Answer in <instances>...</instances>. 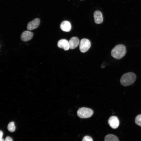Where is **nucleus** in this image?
<instances>
[{
  "label": "nucleus",
  "mask_w": 141,
  "mask_h": 141,
  "mask_svg": "<svg viewBox=\"0 0 141 141\" xmlns=\"http://www.w3.org/2000/svg\"><path fill=\"white\" fill-rule=\"evenodd\" d=\"M8 130L10 132H14L15 130V127L14 123L13 121L10 122L8 124L7 127Z\"/></svg>",
  "instance_id": "obj_13"
},
{
  "label": "nucleus",
  "mask_w": 141,
  "mask_h": 141,
  "mask_svg": "<svg viewBox=\"0 0 141 141\" xmlns=\"http://www.w3.org/2000/svg\"><path fill=\"white\" fill-rule=\"evenodd\" d=\"M82 141H93V140L91 137L86 136L83 138Z\"/></svg>",
  "instance_id": "obj_15"
},
{
  "label": "nucleus",
  "mask_w": 141,
  "mask_h": 141,
  "mask_svg": "<svg viewBox=\"0 0 141 141\" xmlns=\"http://www.w3.org/2000/svg\"><path fill=\"white\" fill-rule=\"evenodd\" d=\"M135 122L137 125L141 127V114L138 115L136 117Z\"/></svg>",
  "instance_id": "obj_14"
},
{
  "label": "nucleus",
  "mask_w": 141,
  "mask_h": 141,
  "mask_svg": "<svg viewBox=\"0 0 141 141\" xmlns=\"http://www.w3.org/2000/svg\"><path fill=\"white\" fill-rule=\"evenodd\" d=\"M33 36V34L32 32L29 31H25L22 33L21 38L24 41H27L30 40L32 38Z\"/></svg>",
  "instance_id": "obj_10"
},
{
  "label": "nucleus",
  "mask_w": 141,
  "mask_h": 141,
  "mask_svg": "<svg viewBox=\"0 0 141 141\" xmlns=\"http://www.w3.org/2000/svg\"><path fill=\"white\" fill-rule=\"evenodd\" d=\"M126 52V46L122 44L115 46L111 51V56L117 59H120L125 56Z\"/></svg>",
  "instance_id": "obj_1"
},
{
  "label": "nucleus",
  "mask_w": 141,
  "mask_h": 141,
  "mask_svg": "<svg viewBox=\"0 0 141 141\" xmlns=\"http://www.w3.org/2000/svg\"><path fill=\"white\" fill-rule=\"evenodd\" d=\"M95 22L97 24H101L103 21V18L101 12L99 11H95L93 14Z\"/></svg>",
  "instance_id": "obj_8"
},
{
  "label": "nucleus",
  "mask_w": 141,
  "mask_h": 141,
  "mask_svg": "<svg viewBox=\"0 0 141 141\" xmlns=\"http://www.w3.org/2000/svg\"><path fill=\"white\" fill-rule=\"evenodd\" d=\"M3 136V133L2 131H0V139L2 138Z\"/></svg>",
  "instance_id": "obj_17"
},
{
  "label": "nucleus",
  "mask_w": 141,
  "mask_h": 141,
  "mask_svg": "<svg viewBox=\"0 0 141 141\" xmlns=\"http://www.w3.org/2000/svg\"><path fill=\"white\" fill-rule=\"evenodd\" d=\"M136 79V74L132 72L125 73L121 77L120 79L121 84L124 86H130L133 84Z\"/></svg>",
  "instance_id": "obj_2"
},
{
  "label": "nucleus",
  "mask_w": 141,
  "mask_h": 141,
  "mask_svg": "<svg viewBox=\"0 0 141 141\" xmlns=\"http://www.w3.org/2000/svg\"><path fill=\"white\" fill-rule=\"evenodd\" d=\"M90 41L87 39L83 38L81 40L79 43V49L82 52H87L90 47Z\"/></svg>",
  "instance_id": "obj_4"
},
{
  "label": "nucleus",
  "mask_w": 141,
  "mask_h": 141,
  "mask_svg": "<svg viewBox=\"0 0 141 141\" xmlns=\"http://www.w3.org/2000/svg\"><path fill=\"white\" fill-rule=\"evenodd\" d=\"M57 45L59 48L63 49L65 50H67L70 49L69 41L66 39L60 40L58 42Z\"/></svg>",
  "instance_id": "obj_7"
},
{
  "label": "nucleus",
  "mask_w": 141,
  "mask_h": 141,
  "mask_svg": "<svg viewBox=\"0 0 141 141\" xmlns=\"http://www.w3.org/2000/svg\"><path fill=\"white\" fill-rule=\"evenodd\" d=\"M69 48L73 49L76 48L79 44V41L78 38L76 37H72L69 41Z\"/></svg>",
  "instance_id": "obj_9"
},
{
  "label": "nucleus",
  "mask_w": 141,
  "mask_h": 141,
  "mask_svg": "<svg viewBox=\"0 0 141 141\" xmlns=\"http://www.w3.org/2000/svg\"><path fill=\"white\" fill-rule=\"evenodd\" d=\"M104 141H119L118 137L115 135L109 134L105 137Z\"/></svg>",
  "instance_id": "obj_12"
},
{
  "label": "nucleus",
  "mask_w": 141,
  "mask_h": 141,
  "mask_svg": "<svg viewBox=\"0 0 141 141\" xmlns=\"http://www.w3.org/2000/svg\"><path fill=\"white\" fill-rule=\"evenodd\" d=\"M60 28L62 31L66 32H68L70 31L71 29V24L69 21H64L61 23Z\"/></svg>",
  "instance_id": "obj_11"
},
{
  "label": "nucleus",
  "mask_w": 141,
  "mask_h": 141,
  "mask_svg": "<svg viewBox=\"0 0 141 141\" xmlns=\"http://www.w3.org/2000/svg\"><path fill=\"white\" fill-rule=\"evenodd\" d=\"M93 113L91 109L86 108L82 107L78 109L77 111L78 116L81 118H87L91 117Z\"/></svg>",
  "instance_id": "obj_3"
},
{
  "label": "nucleus",
  "mask_w": 141,
  "mask_h": 141,
  "mask_svg": "<svg viewBox=\"0 0 141 141\" xmlns=\"http://www.w3.org/2000/svg\"><path fill=\"white\" fill-rule=\"evenodd\" d=\"M108 122L110 126L114 129L117 128L119 125L118 119L117 116H115L110 117L108 120Z\"/></svg>",
  "instance_id": "obj_5"
},
{
  "label": "nucleus",
  "mask_w": 141,
  "mask_h": 141,
  "mask_svg": "<svg viewBox=\"0 0 141 141\" xmlns=\"http://www.w3.org/2000/svg\"></svg>",
  "instance_id": "obj_19"
},
{
  "label": "nucleus",
  "mask_w": 141,
  "mask_h": 141,
  "mask_svg": "<svg viewBox=\"0 0 141 141\" xmlns=\"http://www.w3.org/2000/svg\"><path fill=\"white\" fill-rule=\"evenodd\" d=\"M0 141H4V140L2 138L1 139H0Z\"/></svg>",
  "instance_id": "obj_18"
},
{
  "label": "nucleus",
  "mask_w": 141,
  "mask_h": 141,
  "mask_svg": "<svg viewBox=\"0 0 141 141\" xmlns=\"http://www.w3.org/2000/svg\"><path fill=\"white\" fill-rule=\"evenodd\" d=\"M4 141H13L12 138L9 136L6 137Z\"/></svg>",
  "instance_id": "obj_16"
},
{
  "label": "nucleus",
  "mask_w": 141,
  "mask_h": 141,
  "mask_svg": "<svg viewBox=\"0 0 141 141\" xmlns=\"http://www.w3.org/2000/svg\"><path fill=\"white\" fill-rule=\"evenodd\" d=\"M40 23V20L38 18L36 19L28 24L27 28L29 30H34L38 27Z\"/></svg>",
  "instance_id": "obj_6"
}]
</instances>
